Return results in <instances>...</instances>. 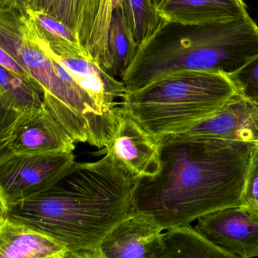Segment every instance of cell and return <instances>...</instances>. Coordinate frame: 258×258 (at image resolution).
I'll return each instance as SVG.
<instances>
[{
    "label": "cell",
    "mask_w": 258,
    "mask_h": 258,
    "mask_svg": "<svg viewBox=\"0 0 258 258\" xmlns=\"http://www.w3.org/2000/svg\"><path fill=\"white\" fill-rule=\"evenodd\" d=\"M156 139L160 171L138 180L133 211L166 230L240 204L254 143L183 135Z\"/></svg>",
    "instance_id": "1"
},
{
    "label": "cell",
    "mask_w": 258,
    "mask_h": 258,
    "mask_svg": "<svg viewBox=\"0 0 258 258\" xmlns=\"http://www.w3.org/2000/svg\"><path fill=\"white\" fill-rule=\"evenodd\" d=\"M137 182L108 154L74 162L52 186L9 205V218L54 239L67 258H102L103 241L133 212Z\"/></svg>",
    "instance_id": "2"
},
{
    "label": "cell",
    "mask_w": 258,
    "mask_h": 258,
    "mask_svg": "<svg viewBox=\"0 0 258 258\" xmlns=\"http://www.w3.org/2000/svg\"><path fill=\"white\" fill-rule=\"evenodd\" d=\"M258 54V25L252 18L185 24L164 20L138 46L121 81L127 91L180 71L232 74Z\"/></svg>",
    "instance_id": "3"
},
{
    "label": "cell",
    "mask_w": 258,
    "mask_h": 258,
    "mask_svg": "<svg viewBox=\"0 0 258 258\" xmlns=\"http://www.w3.org/2000/svg\"><path fill=\"white\" fill-rule=\"evenodd\" d=\"M0 47L30 76L44 106L77 142L104 148L115 126L84 92L57 75L52 59L41 48L35 24L25 11L0 7Z\"/></svg>",
    "instance_id": "4"
},
{
    "label": "cell",
    "mask_w": 258,
    "mask_h": 258,
    "mask_svg": "<svg viewBox=\"0 0 258 258\" xmlns=\"http://www.w3.org/2000/svg\"><path fill=\"white\" fill-rule=\"evenodd\" d=\"M236 92L227 74L180 71L127 91L120 106L156 139L178 134L221 110Z\"/></svg>",
    "instance_id": "5"
},
{
    "label": "cell",
    "mask_w": 258,
    "mask_h": 258,
    "mask_svg": "<svg viewBox=\"0 0 258 258\" xmlns=\"http://www.w3.org/2000/svg\"><path fill=\"white\" fill-rule=\"evenodd\" d=\"M74 162L68 151L11 154L0 162V189L11 205L52 186Z\"/></svg>",
    "instance_id": "6"
},
{
    "label": "cell",
    "mask_w": 258,
    "mask_h": 258,
    "mask_svg": "<svg viewBox=\"0 0 258 258\" xmlns=\"http://www.w3.org/2000/svg\"><path fill=\"white\" fill-rule=\"evenodd\" d=\"M101 153L138 180L155 177L160 171L159 142L121 106L114 136Z\"/></svg>",
    "instance_id": "7"
},
{
    "label": "cell",
    "mask_w": 258,
    "mask_h": 258,
    "mask_svg": "<svg viewBox=\"0 0 258 258\" xmlns=\"http://www.w3.org/2000/svg\"><path fill=\"white\" fill-rule=\"evenodd\" d=\"M197 221L199 232L236 257H258V218L242 206L215 211Z\"/></svg>",
    "instance_id": "8"
},
{
    "label": "cell",
    "mask_w": 258,
    "mask_h": 258,
    "mask_svg": "<svg viewBox=\"0 0 258 258\" xmlns=\"http://www.w3.org/2000/svg\"><path fill=\"white\" fill-rule=\"evenodd\" d=\"M75 144L43 106L18 115L11 132L9 150L12 154L74 152Z\"/></svg>",
    "instance_id": "9"
},
{
    "label": "cell",
    "mask_w": 258,
    "mask_h": 258,
    "mask_svg": "<svg viewBox=\"0 0 258 258\" xmlns=\"http://www.w3.org/2000/svg\"><path fill=\"white\" fill-rule=\"evenodd\" d=\"M162 227L150 217L133 212L119 222L101 243L102 258H159Z\"/></svg>",
    "instance_id": "10"
},
{
    "label": "cell",
    "mask_w": 258,
    "mask_h": 258,
    "mask_svg": "<svg viewBox=\"0 0 258 258\" xmlns=\"http://www.w3.org/2000/svg\"><path fill=\"white\" fill-rule=\"evenodd\" d=\"M173 135L211 136L254 143L258 140V107L236 94L215 115Z\"/></svg>",
    "instance_id": "11"
},
{
    "label": "cell",
    "mask_w": 258,
    "mask_h": 258,
    "mask_svg": "<svg viewBox=\"0 0 258 258\" xmlns=\"http://www.w3.org/2000/svg\"><path fill=\"white\" fill-rule=\"evenodd\" d=\"M158 13L165 21L206 24L250 16L243 0H163Z\"/></svg>",
    "instance_id": "12"
},
{
    "label": "cell",
    "mask_w": 258,
    "mask_h": 258,
    "mask_svg": "<svg viewBox=\"0 0 258 258\" xmlns=\"http://www.w3.org/2000/svg\"><path fill=\"white\" fill-rule=\"evenodd\" d=\"M67 257L68 251L60 243L22 223L9 218L0 225V257Z\"/></svg>",
    "instance_id": "13"
},
{
    "label": "cell",
    "mask_w": 258,
    "mask_h": 258,
    "mask_svg": "<svg viewBox=\"0 0 258 258\" xmlns=\"http://www.w3.org/2000/svg\"><path fill=\"white\" fill-rule=\"evenodd\" d=\"M159 258H237L209 240L189 224L168 229Z\"/></svg>",
    "instance_id": "14"
},
{
    "label": "cell",
    "mask_w": 258,
    "mask_h": 258,
    "mask_svg": "<svg viewBox=\"0 0 258 258\" xmlns=\"http://www.w3.org/2000/svg\"><path fill=\"white\" fill-rule=\"evenodd\" d=\"M138 45L127 21L122 4L113 12L108 31L109 74L120 80L133 62Z\"/></svg>",
    "instance_id": "15"
},
{
    "label": "cell",
    "mask_w": 258,
    "mask_h": 258,
    "mask_svg": "<svg viewBox=\"0 0 258 258\" xmlns=\"http://www.w3.org/2000/svg\"><path fill=\"white\" fill-rule=\"evenodd\" d=\"M123 0H99L92 30L85 49L95 63L109 74L110 57L107 48L108 31L113 12Z\"/></svg>",
    "instance_id": "16"
},
{
    "label": "cell",
    "mask_w": 258,
    "mask_h": 258,
    "mask_svg": "<svg viewBox=\"0 0 258 258\" xmlns=\"http://www.w3.org/2000/svg\"><path fill=\"white\" fill-rule=\"evenodd\" d=\"M0 98L18 113L43 107L42 95L27 80L0 66Z\"/></svg>",
    "instance_id": "17"
},
{
    "label": "cell",
    "mask_w": 258,
    "mask_h": 258,
    "mask_svg": "<svg viewBox=\"0 0 258 258\" xmlns=\"http://www.w3.org/2000/svg\"><path fill=\"white\" fill-rule=\"evenodd\" d=\"M122 6L129 27L138 45L149 37L164 21L153 0H123Z\"/></svg>",
    "instance_id": "18"
},
{
    "label": "cell",
    "mask_w": 258,
    "mask_h": 258,
    "mask_svg": "<svg viewBox=\"0 0 258 258\" xmlns=\"http://www.w3.org/2000/svg\"><path fill=\"white\" fill-rule=\"evenodd\" d=\"M227 76L236 94L258 107V54L237 71Z\"/></svg>",
    "instance_id": "19"
},
{
    "label": "cell",
    "mask_w": 258,
    "mask_h": 258,
    "mask_svg": "<svg viewBox=\"0 0 258 258\" xmlns=\"http://www.w3.org/2000/svg\"><path fill=\"white\" fill-rule=\"evenodd\" d=\"M25 12L33 20L41 33L46 37L73 43L81 44L77 33L57 18L42 12L32 10H27Z\"/></svg>",
    "instance_id": "20"
},
{
    "label": "cell",
    "mask_w": 258,
    "mask_h": 258,
    "mask_svg": "<svg viewBox=\"0 0 258 258\" xmlns=\"http://www.w3.org/2000/svg\"><path fill=\"white\" fill-rule=\"evenodd\" d=\"M239 205L258 218V146L255 144L250 157Z\"/></svg>",
    "instance_id": "21"
},
{
    "label": "cell",
    "mask_w": 258,
    "mask_h": 258,
    "mask_svg": "<svg viewBox=\"0 0 258 258\" xmlns=\"http://www.w3.org/2000/svg\"><path fill=\"white\" fill-rule=\"evenodd\" d=\"M19 114L6 106L0 98V162L12 154L9 150L11 132Z\"/></svg>",
    "instance_id": "22"
},
{
    "label": "cell",
    "mask_w": 258,
    "mask_h": 258,
    "mask_svg": "<svg viewBox=\"0 0 258 258\" xmlns=\"http://www.w3.org/2000/svg\"><path fill=\"white\" fill-rule=\"evenodd\" d=\"M79 1L80 0H63L60 19H59V21L72 29L74 32L77 30Z\"/></svg>",
    "instance_id": "23"
},
{
    "label": "cell",
    "mask_w": 258,
    "mask_h": 258,
    "mask_svg": "<svg viewBox=\"0 0 258 258\" xmlns=\"http://www.w3.org/2000/svg\"><path fill=\"white\" fill-rule=\"evenodd\" d=\"M63 0H32L29 10L42 12L60 19Z\"/></svg>",
    "instance_id": "24"
},
{
    "label": "cell",
    "mask_w": 258,
    "mask_h": 258,
    "mask_svg": "<svg viewBox=\"0 0 258 258\" xmlns=\"http://www.w3.org/2000/svg\"><path fill=\"white\" fill-rule=\"evenodd\" d=\"M0 66L3 67V68L7 69L8 71L19 76L20 77L24 79V80L30 82L32 84L30 76L28 75L27 71L19 64L17 63L1 47H0Z\"/></svg>",
    "instance_id": "25"
},
{
    "label": "cell",
    "mask_w": 258,
    "mask_h": 258,
    "mask_svg": "<svg viewBox=\"0 0 258 258\" xmlns=\"http://www.w3.org/2000/svg\"><path fill=\"white\" fill-rule=\"evenodd\" d=\"M32 0H0V7L12 8L21 11L30 9Z\"/></svg>",
    "instance_id": "26"
},
{
    "label": "cell",
    "mask_w": 258,
    "mask_h": 258,
    "mask_svg": "<svg viewBox=\"0 0 258 258\" xmlns=\"http://www.w3.org/2000/svg\"><path fill=\"white\" fill-rule=\"evenodd\" d=\"M9 218V204L0 189V225Z\"/></svg>",
    "instance_id": "27"
},
{
    "label": "cell",
    "mask_w": 258,
    "mask_h": 258,
    "mask_svg": "<svg viewBox=\"0 0 258 258\" xmlns=\"http://www.w3.org/2000/svg\"><path fill=\"white\" fill-rule=\"evenodd\" d=\"M162 2H163V0H153V5H154L156 10H157L158 7L162 4Z\"/></svg>",
    "instance_id": "28"
},
{
    "label": "cell",
    "mask_w": 258,
    "mask_h": 258,
    "mask_svg": "<svg viewBox=\"0 0 258 258\" xmlns=\"http://www.w3.org/2000/svg\"><path fill=\"white\" fill-rule=\"evenodd\" d=\"M82 2L85 3H89V4H95L98 3L99 0H81Z\"/></svg>",
    "instance_id": "29"
},
{
    "label": "cell",
    "mask_w": 258,
    "mask_h": 258,
    "mask_svg": "<svg viewBox=\"0 0 258 258\" xmlns=\"http://www.w3.org/2000/svg\"><path fill=\"white\" fill-rule=\"evenodd\" d=\"M254 144H255V145H257L258 146V140L257 141V142H254Z\"/></svg>",
    "instance_id": "30"
}]
</instances>
